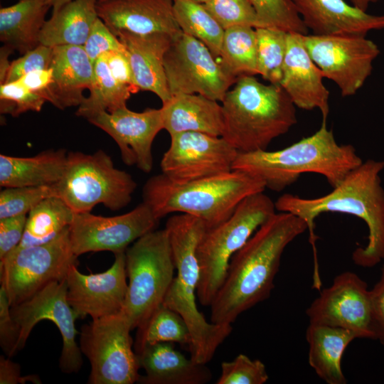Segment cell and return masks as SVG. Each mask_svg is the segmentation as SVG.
I'll return each mask as SVG.
<instances>
[{"instance_id":"26","label":"cell","mask_w":384,"mask_h":384,"mask_svg":"<svg viewBox=\"0 0 384 384\" xmlns=\"http://www.w3.org/2000/svg\"><path fill=\"white\" fill-rule=\"evenodd\" d=\"M164 129L170 137L183 132H198L222 137L224 118L218 101L200 94H178L162 104Z\"/></svg>"},{"instance_id":"1","label":"cell","mask_w":384,"mask_h":384,"mask_svg":"<svg viewBox=\"0 0 384 384\" xmlns=\"http://www.w3.org/2000/svg\"><path fill=\"white\" fill-rule=\"evenodd\" d=\"M308 229L287 212L272 215L233 256L210 307V321L232 324L243 312L268 299L287 246Z\"/></svg>"},{"instance_id":"35","label":"cell","mask_w":384,"mask_h":384,"mask_svg":"<svg viewBox=\"0 0 384 384\" xmlns=\"http://www.w3.org/2000/svg\"><path fill=\"white\" fill-rule=\"evenodd\" d=\"M161 342L189 345L191 335L183 318L175 311L161 304L147 321L137 328L134 343L135 353L145 346Z\"/></svg>"},{"instance_id":"6","label":"cell","mask_w":384,"mask_h":384,"mask_svg":"<svg viewBox=\"0 0 384 384\" xmlns=\"http://www.w3.org/2000/svg\"><path fill=\"white\" fill-rule=\"evenodd\" d=\"M221 102L222 137L238 152L267 150L297 122L296 106L282 86L254 76L238 78Z\"/></svg>"},{"instance_id":"21","label":"cell","mask_w":384,"mask_h":384,"mask_svg":"<svg viewBox=\"0 0 384 384\" xmlns=\"http://www.w3.org/2000/svg\"><path fill=\"white\" fill-rule=\"evenodd\" d=\"M97 12L115 36L122 31L172 36L181 31L174 14V0H98Z\"/></svg>"},{"instance_id":"41","label":"cell","mask_w":384,"mask_h":384,"mask_svg":"<svg viewBox=\"0 0 384 384\" xmlns=\"http://www.w3.org/2000/svg\"><path fill=\"white\" fill-rule=\"evenodd\" d=\"M269 379L265 365L240 353L231 361L221 363L216 384H263Z\"/></svg>"},{"instance_id":"39","label":"cell","mask_w":384,"mask_h":384,"mask_svg":"<svg viewBox=\"0 0 384 384\" xmlns=\"http://www.w3.org/2000/svg\"><path fill=\"white\" fill-rule=\"evenodd\" d=\"M203 5L224 29L237 26L260 27L250 0H208Z\"/></svg>"},{"instance_id":"15","label":"cell","mask_w":384,"mask_h":384,"mask_svg":"<svg viewBox=\"0 0 384 384\" xmlns=\"http://www.w3.org/2000/svg\"><path fill=\"white\" fill-rule=\"evenodd\" d=\"M159 220L144 202L115 216L74 213L69 226L72 250L78 257L90 252H125L129 245L155 230Z\"/></svg>"},{"instance_id":"30","label":"cell","mask_w":384,"mask_h":384,"mask_svg":"<svg viewBox=\"0 0 384 384\" xmlns=\"http://www.w3.org/2000/svg\"><path fill=\"white\" fill-rule=\"evenodd\" d=\"M98 0H71L46 20L40 36V43L55 47L83 46L98 18Z\"/></svg>"},{"instance_id":"28","label":"cell","mask_w":384,"mask_h":384,"mask_svg":"<svg viewBox=\"0 0 384 384\" xmlns=\"http://www.w3.org/2000/svg\"><path fill=\"white\" fill-rule=\"evenodd\" d=\"M357 335L346 329L309 323L306 331L308 361L316 374L328 384H346L341 360Z\"/></svg>"},{"instance_id":"51","label":"cell","mask_w":384,"mask_h":384,"mask_svg":"<svg viewBox=\"0 0 384 384\" xmlns=\"http://www.w3.org/2000/svg\"><path fill=\"white\" fill-rule=\"evenodd\" d=\"M351 4L356 8L366 11L371 4L376 3L378 0H350Z\"/></svg>"},{"instance_id":"7","label":"cell","mask_w":384,"mask_h":384,"mask_svg":"<svg viewBox=\"0 0 384 384\" xmlns=\"http://www.w3.org/2000/svg\"><path fill=\"white\" fill-rule=\"evenodd\" d=\"M275 203L264 191L246 197L225 221L207 228L196 250L199 265L197 297L210 306L221 287L233 256L275 213Z\"/></svg>"},{"instance_id":"20","label":"cell","mask_w":384,"mask_h":384,"mask_svg":"<svg viewBox=\"0 0 384 384\" xmlns=\"http://www.w3.org/2000/svg\"><path fill=\"white\" fill-rule=\"evenodd\" d=\"M321 70L310 57L303 35L288 33L287 51L280 85L294 105L301 109H319L323 121L329 112V91L323 82Z\"/></svg>"},{"instance_id":"48","label":"cell","mask_w":384,"mask_h":384,"mask_svg":"<svg viewBox=\"0 0 384 384\" xmlns=\"http://www.w3.org/2000/svg\"><path fill=\"white\" fill-rule=\"evenodd\" d=\"M27 382L42 383L38 375H21V366L10 357L0 356V384H24Z\"/></svg>"},{"instance_id":"4","label":"cell","mask_w":384,"mask_h":384,"mask_svg":"<svg viewBox=\"0 0 384 384\" xmlns=\"http://www.w3.org/2000/svg\"><path fill=\"white\" fill-rule=\"evenodd\" d=\"M362 163L353 146L338 144L323 121L314 134L284 149L238 152L233 170L249 173L263 181L266 188L279 192L304 173L321 174L334 188Z\"/></svg>"},{"instance_id":"17","label":"cell","mask_w":384,"mask_h":384,"mask_svg":"<svg viewBox=\"0 0 384 384\" xmlns=\"http://www.w3.org/2000/svg\"><path fill=\"white\" fill-rule=\"evenodd\" d=\"M309 323L348 329L358 338L373 339L371 331L370 290L353 272L336 275L309 306Z\"/></svg>"},{"instance_id":"42","label":"cell","mask_w":384,"mask_h":384,"mask_svg":"<svg viewBox=\"0 0 384 384\" xmlns=\"http://www.w3.org/2000/svg\"><path fill=\"white\" fill-rule=\"evenodd\" d=\"M53 47L40 43L33 49L23 54L18 59L11 62L4 83L17 80L27 73L34 70L50 68L53 57Z\"/></svg>"},{"instance_id":"45","label":"cell","mask_w":384,"mask_h":384,"mask_svg":"<svg viewBox=\"0 0 384 384\" xmlns=\"http://www.w3.org/2000/svg\"><path fill=\"white\" fill-rule=\"evenodd\" d=\"M26 219L27 215L0 219V261L18 246Z\"/></svg>"},{"instance_id":"29","label":"cell","mask_w":384,"mask_h":384,"mask_svg":"<svg viewBox=\"0 0 384 384\" xmlns=\"http://www.w3.org/2000/svg\"><path fill=\"white\" fill-rule=\"evenodd\" d=\"M49 0H18L0 9V41L11 50L24 54L40 44Z\"/></svg>"},{"instance_id":"2","label":"cell","mask_w":384,"mask_h":384,"mask_svg":"<svg viewBox=\"0 0 384 384\" xmlns=\"http://www.w3.org/2000/svg\"><path fill=\"white\" fill-rule=\"evenodd\" d=\"M383 169V161L368 159L351 171L328 194L304 198L285 193L276 201V210L291 213L306 222L314 259L316 217L323 213L335 212L362 219L368 228V241L366 246L353 252L352 260L361 267H373L384 260V189L380 178Z\"/></svg>"},{"instance_id":"37","label":"cell","mask_w":384,"mask_h":384,"mask_svg":"<svg viewBox=\"0 0 384 384\" xmlns=\"http://www.w3.org/2000/svg\"><path fill=\"white\" fill-rule=\"evenodd\" d=\"M250 1L255 10L260 27L276 28L302 35L308 34L309 30L292 0Z\"/></svg>"},{"instance_id":"10","label":"cell","mask_w":384,"mask_h":384,"mask_svg":"<svg viewBox=\"0 0 384 384\" xmlns=\"http://www.w3.org/2000/svg\"><path fill=\"white\" fill-rule=\"evenodd\" d=\"M132 330L122 310L81 327L79 346L91 366L89 384L137 383L140 366L132 347Z\"/></svg>"},{"instance_id":"33","label":"cell","mask_w":384,"mask_h":384,"mask_svg":"<svg viewBox=\"0 0 384 384\" xmlns=\"http://www.w3.org/2000/svg\"><path fill=\"white\" fill-rule=\"evenodd\" d=\"M255 28L237 26L225 29L220 63L235 78L257 74Z\"/></svg>"},{"instance_id":"50","label":"cell","mask_w":384,"mask_h":384,"mask_svg":"<svg viewBox=\"0 0 384 384\" xmlns=\"http://www.w3.org/2000/svg\"><path fill=\"white\" fill-rule=\"evenodd\" d=\"M13 50L3 46L0 49V85L5 81L7 72L10 65L9 56L12 53Z\"/></svg>"},{"instance_id":"54","label":"cell","mask_w":384,"mask_h":384,"mask_svg":"<svg viewBox=\"0 0 384 384\" xmlns=\"http://www.w3.org/2000/svg\"></svg>"},{"instance_id":"34","label":"cell","mask_w":384,"mask_h":384,"mask_svg":"<svg viewBox=\"0 0 384 384\" xmlns=\"http://www.w3.org/2000/svg\"><path fill=\"white\" fill-rule=\"evenodd\" d=\"M174 14L184 33L202 42L219 61L225 29L202 4L174 0Z\"/></svg>"},{"instance_id":"52","label":"cell","mask_w":384,"mask_h":384,"mask_svg":"<svg viewBox=\"0 0 384 384\" xmlns=\"http://www.w3.org/2000/svg\"><path fill=\"white\" fill-rule=\"evenodd\" d=\"M50 1L53 11L57 10L62 6L69 2L71 0H49Z\"/></svg>"},{"instance_id":"12","label":"cell","mask_w":384,"mask_h":384,"mask_svg":"<svg viewBox=\"0 0 384 384\" xmlns=\"http://www.w3.org/2000/svg\"><path fill=\"white\" fill-rule=\"evenodd\" d=\"M164 65L171 96L200 94L222 102L237 80L205 44L182 31L174 36Z\"/></svg>"},{"instance_id":"31","label":"cell","mask_w":384,"mask_h":384,"mask_svg":"<svg viewBox=\"0 0 384 384\" xmlns=\"http://www.w3.org/2000/svg\"><path fill=\"white\" fill-rule=\"evenodd\" d=\"M73 214L60 198L53 196L45 198L27 215L23 235L16 248L52 241L69 228Z\"/></svg>"},{"instance_id":"44","label":"cell","mask_w":384,"mask_h":384,"mask_svg":"<svg viewBox=\"0 0 384 384\" xmlns=\"http://www.w3.org/2000/svg\"><path fill=\"white\" fill-rule=\"evenodd\" d=\"M20 328L11 314V305L3 287H0V346L7 357L18 351Z\"/></svg>"},{"instance_id":"32","label":"cell","mask_w":384,"mask_h":384,"mask_svg":"<svg viewBox=\"0 0 384 384\" xmlns=\"http://www.w3.org/2000/svg\"><path fill=\"white\" fill-rule=\"evenodd\" d=\"M88 97L78 107L76 115L85 119L107 111L112 112L126 107L134 93L132 90L118 82L112 75L104 58L94 63V75Z\"/></svg>"},{"instance_id":"46","label":"cell","mask_w":384,"mask_h":384,"mask_svg":"<svg viewBox=\"0 0 384 384\" xmlns=\"http://www.w3.org/2000/svg\"><path fill=\"white\" fill-rule=\"evenodd\" d=\"M101 56L106 62L112 75L118 82L129 86L134 93L139 91L126 49L107 51Z\"/></svg>"},{"instance_id":"16","label":"cell","mask_w":384,"mask_h":384,"mask_svg":"<svg viewBox=\"0 0 384 384\" xmlns=\"http://www.w3.org/2000/svg\"><path fill=\"white\" fill-rule=\"evenodd\" d=\"M238 151L223 137L198 132L171 136L169 148L161 160V173L185 183L233 170Z\"/></svg>"},{"instance_id":"5","label":"cell","mask_w":384,"mask_h":384,"mask_svg":"<svg viewBox=\"0 0 384 384\" xmlns=\"http://www.w3.org/2000/svg\"><path fill=\"white\" fill-rule=\"evenodd\" d=\"M265 188L260 178L239 170L185 183L174 182L161 173L146 181L142 196L159 219L185 213L200 218L210 228L226 220L246 197Z\"/></svg>"},{"instance_id":"27","label":"cell","mask_w":384,"mask_h":384,"mask_svg":"<svg viewBox=\"0 0 384 384\" xmlns=\"http://www.w3.org/2000/svg\"><path fill=\"white\" fill-rule=\"evenodd\" d=\"M64 149H48L29 157L0 154L3 188L52 186L63 177L68 162Z\"/></svg>"},{"instance_id":"40","label":"cell","mask_w":384,"mask_h":384,"mask_svg":"<svg viewBox=\"0 0 384 384\" xmlns=\"http://www.w3.org/2000/svg\"><path fill=\"white\" fill-rule=\"evenodd\" d=\"M46 102L43 95L19 80L0 85V112L16 117L28 111L40 112Z\"/></svg>"},{"instance_id":"38","label":"cell","mask_w":384,"mask_h":384,"mask_svg":"<svg viewBox=\"0 0 384 384\" xmlns=\"http://www.w3.org/2000/svg\"><path fill=\"white\" fill-rule=\"evenodd\" d=\"M53 196V185L4 188L0 192V219L28 215L40 202Z\"/></svg>"},{"instance_id":"3","label":"cell","mask_w":384,"mask_h":384,"mask_svg":"<svg viewBox=\"0 0 384 384\" xmlns=\"http://www.w3.org/2000/svg\"><path fill=\"white\" fill-rule=\"evenodd\" d=\"M165 229L177 272L162 304L186 322L191 335L190 358L197 363L207 364L233 331L230 324L208 322L196 305L200 276L196 250L207 227L198 218L178 213L168 218Z\"/></svg>"},{"instance_id":"36","label":"cell","mask_w":384,"mask_h":384,"mask_svg":"<svg viewBox=\"0 0 384 384\" xmlns=\"http://www.w3.org/2000/svg\"><path fill=\"white\" fill-rule=\"evenodd\" d=\"M257 74L270 84L279 85L287 51L288 33L271 28H256Z\"/></svg>"},{"instance_id":"22","label":"cell","mask_w":384,"mask_h":384,"mask_svg":"<svg viewBox=\"0 0 384 384\" xmlns=\"http://www.w3.org/2000/svg\"><path fill=\"white\" fill-rule=\"evenodd\" d=\"M304 25L318 36H363L384 29V15H373L344 0H292Z\"/></svg>"},{"instance_id":"18","label":"cell","mask_w":384,"mask_h":384,"mask_svg":"<svg viewBox=\"0 0 384 384\" xmlns=\"http://www.w3.org/2000/svg\"><path fill=\"white\" fill-rule=\"evenodd\" d=\"M125 252L114 254L106 271L85 274L73 265L65 277L67 299L80 318L110 316L123 309L128 289Z\"/></svg>"},{"instance_id":"25","label":"cell","mask_w":384,"mask_h":384,"mask_svg":"<svg viewBox=\"0 0 384 384\" xmlns=\"http://www.w3.org/2000/svg\"><path fill=\"white\" fill-rule=\"evenodd\" d=\"M137 355L145 373L137 383L205 384L212 378L206 364L187 358L171 342L146 345Z\"/></svg>"},{"instance_id":"8","label":"cell","mask_w":384,"mask_h":384,"mask_svg":"<svg viewBox=\"0 0 384 384\" xmlns=\"http://www.w3.org/2000/svg\"><path fill=\"white\" fill-rule=\"evenodd\" d=\"M73 213H87L98 204L119 210L132 201L137 183L127 172L116 168L106 152L70 151L62 178L53 185Z\"/></svg>"},{"instance_id":"47","label":"cell","mask_w":384,"mask_h":384,"mask_svg":"<svg viewBox=\"0 0 384 384\" xmlns=\"http://www.w3.org/2000/svg\"><path fill=\"white\" fill-rule=\"evenodd\" d=\"M370 290L373 339L378 340L384 346V265L379 279Z\"/></svg>"},{"instance_id":"11","label":"cell","mask_w":384,"mask_h":384,"mask_svg":"<svg viewBox=\"0 0 384 384\" xmlns=\"http://www.w3.org/2000/svg\"><path fill=\"white\" fill-rule=\"evenodd\" d=\"M78 257L72 250L69 228L49 242L14 250L0 261L1 286L11 306L48 284L65 279Z\"/></svg>"},{"instance_id":"14","label":"cell","mask_w":384,"mask_h":384,"mask_svg":"<svg viewBox=\"0 0 384 384\" xmlns=\"http://www.w3.org/2000/svg\"><path fill=\"white\" fill-rule=\"evenodd\" d=\"M11 314L20 328L18 351L26 345L33 327L42 320L53 322L63 338L59 367L65 373H78L82 366V352L76 342L75 321L80 318L67 299L65 279L53 282L27 300L11 306Z\"/></svg>"},{"instance_id":"19","label":"cell","mask_w":384,"mask_h":384,"mask_svg":"<svg viewBox=\"0 0 384 384\" xmlns=\"http://www.w3.org/2000/svg\"><path fill=\"white\" fill-rule=\"evenodd\" d=\"M87 120L114 140L126 165H135L144 173L152 170V144L158 133L164 129L161 108L137 112L126 106L112 112H99Z\"/></svg>"},{"instance_id":"24","label":"cell","mask_w":384,"mask_h":384,"mask_svg":"<svg viewBox=\"0 0 384 384\" xmlns=\"http://www.w3.org/2000/svg\"><path fill=\"white\" fill-rule=\"evenodd\" d=\"M50 68L52 82L44 93L46 102L58 109L78 107L90 90L94 75V64L82 46L63 45L53 47Z\"/></svg>"},{"instance_id":"53","label":"cell","mask_w":384,"mask_h":384,"mask_svg":"<svg viewBox=\"0 0 384 384\" xmlns=\"http://www.w3.org/2000/svg\"><path fill=\"white\" fill-rule=\"evenodd\" d=\"M196 3H198V4H204L206 3V1H208V0H192Z\"/></svg>"},{"instance_id":"9","label":"cell","mask_w":384,"mask_h":384,"mask_svg":"<svg viewBox=\"0 0 384 384\" xmlns=\"http://www.w3.org/2000/svg\"><path fill=\"white\" fill-rule=\"evenodd\" d=\"M125 260L129 282L122 311L133 330L162 304L175 277L166 230H154L139 238L126 250Z\"/></svg>"},{"instance_id":"43","label":"cell","mask_w":384,"mask_h":384,"mask_svg":"<svg viewBox=\"0 0 384 384\" xmlns=\"http://www.w3.org/2000/svg\"><path fill=\"white\" fill-rule=\"evenodd\" d=\"M82 46L93 64L107 51L125 50L119 39L99 17Z\"/></svg>"},{"instance_id":"13","label":"cell","mask_w":384,"mask_h":384,"mask_svg":"<svg viewBox=\"0 0 384 384\" xmlns=\"http://www.w3.org/2000/svg\"><path fill=\"white\" fill-rule=\"evenodd\" d=\"M310 57L324 78L338 87L342 97L352 96L370 75L380 50L363 36L303 35Z\"/></svg>"},{"instance_id":"23","label":"cell","mask_w":384,"mask_h":384,"mask_svg":"<svg viewBox=\"0 0 384 384\" xmlns=\"http://www.w3.org/2000/svg\"><path fill=\"white\" fill-rule=\"evenodd\" d=\"M116 36L126 49L139 90L154 93L162 104L169 101L171 95L164 58L174 36L166 33L142 35L122 31Z\"/></svg>"},{"instance_id":"49","label":"cell","mask_w":384,"mask_h":384,"mask_svg":"<svg viewBox=\"0 0 384 384\" xmlns=\"http://www.w3.org/2000/svg\"><path fill=\"white\" fill-rule=\"evenodd\" d=\"M52 78L53 71L50 68L48 69L38 70L28 73L18 80L28 89L41 94L44 97V93L50 85Z\"/></svg>"}]
</instances>
